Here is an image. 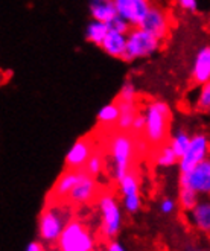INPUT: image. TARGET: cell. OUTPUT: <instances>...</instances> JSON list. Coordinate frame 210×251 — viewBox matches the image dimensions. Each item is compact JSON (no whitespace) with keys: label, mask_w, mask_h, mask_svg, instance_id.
Segmentation results:
<instances>
[{"label":"cell","mask_w":210,"mask_h":251,"mask_svg":"<svg viewBox=\"0 0 210 251\" xmlns=\"http://www.w3.org/2000/svg\"><path fill=\"white\" fill-rule=\"evenodd\" d=\"M73 219V205L67 201H48L38 218V239L56 245L64 227Z\"/></svg>","instance_id":"cell-1"},{"label":"cell","mask_w":210,"mask_h":251,"mask_svg":"<svg viewBox=\"0 0 210 251\" xmlns=\"http://www.w3.org/2000/svg\"><path fill=\"white\" fill-rule=\"evenodd\" d=\"M136 134H130V131H119L114 132L108 143V155L110 163H107V169L111 176L119 181L125 174L131 171L134 155H136Z\"/></svg>","instance_id":"cell-2"},{"label":"cell","mask_w":210,"mask_h":251,"mask_svg":"<svg viewBox=\"0 0 210 251\" xmlns=\"http://www.w3.org/2000/svg\"><path fill=\"white\" fill-rule=\"evenodd\" d=\"M146 125L143 137L151 146H161L169 136L171 107L164 100H149L145 107Z\"/></svg>","instance_id":"cell-3"},{"label":"cell","mask_w":210,"mask_h":251,"mask_svg":"<svg viewBox=\"0 0 210 251\" xmlns=\"http://www.w3.org/2000/svg\"><path fill=\"white\" fill-rule=\"evenodd\" d=\"M99 209V234L104 241L116 239L122 228V207L113 194H99L98 198Z\"/></svg>","instance_id":"cell-4"},{"label":"cell","mask_w":210,"mask_h":251,"mask_svg":"<svg viewBox=\"0 0 210 251\" xmlns=\"http://www.w3.org/2000/svg\"><path fill=\"white\" fill-rule=\"evenodd\" d=\"M163 48V40L140 26H134L127 35V52L122 58L125 63L143 60L156 55Z\"/></svg>","instance_id":"cell-5"},{"label":"cell","mask_w":210,"mask_h":251,"mask_svg":"<svg viewBox=\"0 0 210 251\" xmlns=\"http://www.w3.org/2000/svg\"><path fill=\"white\" fill-rule=\"evenodd\" d=\"M55 248L59 251H92L96 248V239L85 223L73 218L64 227Z\"/></svg>","instance_id":"cell-6"},{"label":"cell","mask_w":210,"mask_h":251,"mask_svg":"<svg viewBox=\"0 0 210 251\" xmlns=\"http://www.w3.org/2000/svg\"><path fill=\"white\" fill-rule=\"evenodd\" d=\"M210 158V139L206 132H193L190 137L189 148L178 160L180 172H187L204 160Z\"/></svg>","instance_id":"cell-7"},{"label":"cell","mask_w":210,"mask_h":251,"mask_svg":"<svg viewBox=\"0 0 210 251\" xmlns=\"http://www.w3.org/2000/svg\"><path fill=\"white\" fill-rule=\"evenodd\" d=\"M178 186L190 187L201 197H210V158L187 172H180Z\"/></svg>","instance_id":"cell-8"},{"label":"cell","mask_w":210,"mask_h":251,"mask_svg":"<svg viewBox=\"0 0 210 251\" xmlns=\"http://www.w3.org/2000/svg\"><path fill=\"white\" fill-rule=\"evenodd\" d=\"M96 197H99V184L95 176H92L84 171L79 181L75 184V187L72 189L66 201L72 204L73 207H81V205H87L90 202H93Z\"/></svg>","instance_id":"cell-9"},{"label":"cell","mask_w":210,"mask_h":251,"mask_svg":"<svg viewBox=\"0 0 210 251\" xmlns=\"http://www.w3.org/2000/svg\"><path fill=\"white\" fill-rule=\"evenodd\" d=\"M140 27L146 29V31H149L151 34H154L156 37H158L160 40L164 41L171 34V27H172L171 16L163 6L153 3L151 9H149L148 16L145 17Z\"/></svg>","instance_id":"cell-10"},{"label":"cell","mask_w":210,"mask_h":251,"mask_svg":"<svg viewBox=\"0 0 210 251\" xmlns=\"http://www.w3.org/2000/svg\"><path fill=\"white\" fill-rule=\"evenodd\" d=\"M117 14L127 19L132 26H140L153 6L151 0H113Z\"/></svg>","instance_id":"cell-11"},{"label":"cell","mask_w":210,"mask_h":251,"mask_svg":"<svg viewBox=\"0 0 210 251\" xmlns=\"http://www.w3.org/2000/svg\"><path fill=\"white\" fill-rule=\"evenodd\" d=\"M187 224L206 236H210V197H203L193 209L184 212Z\"/></svg>","instance_id":"cell-12"},{"label":"cell","mask_w":210,"mask_h":251,"mask_svg":"<svg viewBox=\"0 0 210 251\" xmlns=\"http://www.w3.org/2000/svg\"><path fill=\"white\" fill-rule=\"evenodd\" d=\"M84 169H67L59 175V178L55 181L48 201H66L72 189L75 187L81 178Z\"/></svg>","instance_id":"cell-13"},{"label":"cell","mask_w":210,"mask_h":251,"mask_svg":"<svg viewBox=\"0 0 210 251\" xmlns=\"http://www.w3.org/2000/svg\"><path fill=\"white\" fill-rule=\"evenodd\" d=\"M93 154V143L88 137L77 140L66 154L67 169H84L88 158Z\"/></svg>","instance_id":"cell-14"},{"label":"cell","mask_w":210,"mask_h":251,"mask_svg":"<svg viewBox=\"0 0 210 251\" xmlns=\"http://www.w3.org/2000/svg\"><path fill=\"white\" fill-rule=\"evenodd\" d=\"M190 79L195 85L210 81V46H203L193 58Z\"/></svg>","instance_id":"cell-15"},{"label":"cell","mask_w":210,"mask_h":251,"mask_svg":"<svg viewBox=\"0 0 210 251\" xmlns=\"http://www.w3.org/2000/svg\"><path fill=\"white\" fill-rule=\"evenodd\" d=\"M101 49L108 56L122 60L127 52V34L110 29V32L107 34V37H105V40L101 44Z\"/></svg>","instance_id":"cell-16"},{"label":"cell","mask_w":210,"mask_h":251,"mask_svg":"<svg viewBox=\"0 0 210 251\" xmlns=\"http://www.w3.org/2000/svg\"><path fill=\"white\" fill-rule=\"evenodd\" d=\"M121 114H119V119L116 124V128L119 131H131L134 117L139 113L137 110V102H130V100H122V99H116Z\"/></svg>","instance_id":"cell-17"},{"label":"cell","mask_w":210,"mask_h":251,"mask_svg":"<svg viewBox=\"0 0 210 251\" xmlns=\"http://www.w3.org/2000/svg\"><path fill=\"white\" fill-rule=\"evenodd\" d=\"M90 14L95 20L110 23L117 16V8L113 0H104L99 3H90Z\"/></svg>","instance_id":"cell-18"},{"label":"cell","mask_w":210,"mask_h":251,"mask_svg":"<svg viewBox=\"0 0 210 251\" xmlns=\"http://www.w3.org/2000/svg\"><path fill=\"white\" fill-rule=\"evenodd\" d=\"M108 32H110L108 23L93 19L85 27V40L88 43H93V44H96V46L101 48L102 41L105 40V37H107Z\"/></svg>","instance_id":"cell-19"},{"label":"cell","mask_w":210,"mask_h":251,"mask_svg":"<svg viewBox=\"0 0 210 251\" xmlns=\"http://www.w3.org/2000/svg\"><path fill=\"white\" fill-rule=\"evenodd\" d=\"M117 184H119V194L122 195V198L140 195V181L136 171L131 169L117 181Z\"/></svg>","instance_id":"cell-20"},{"label":"cell","mask_w":210,"mask_h":251,"mask_svg":"<svg viewBox=\"0 0 210 251\" xmlns=\"http://www.w3.org/2000/svg\"><path fill=\"white\" fill-rule=\"evenodd\" d=\"M193 110L200 113H209L210 114V81L197 85V92H195L193 100H192Z\"/></svg>","instance_id":"cell-21"},{"label":"cell","mask_w":210,"mask_h":251,"mask_svg":"<svg viewBox=\"0 0 210 251\" xmlns=\"http://www.w3.org/2000/svg\"><path fill=\"white\" fill-rule=\"evenodd\" d=\"M119 114H121V110H119L117 102H111V104L104 105L98 111L96 119H98V122H99L101 126H105V128L116 126L117 119H119Z\"/></svg>","instance_id":"cell-22"},{"label":"cell","mask_w":210,"mask_h":251,"mask_svg":"<svg viewBox=\"0 0 210 251\" xmlns=\"http://www.w3.org/2000/svg\"><path fill=\"white\" fill-rule=\"evenodd\" d=\"M178 155L175 154V151L172 150V146L168 143V145H161L160 150L156 155V166L160 168V169H168V168H172L175 165H178Z\"/></svg>","instance_id":"cell-23"},{"label":"cell","mask_w":210,"mask_h":251,"mask_svg":"<svg viewBox=\"0 0 210 251\" xmlns=\"http://www.w3.org/2000/svg\"><path fill=\"white\" fill-rule=\"evenodd\" d=\"M201 195L198 192H195L190 187H184V186H180L178 190V207L182 209L183 212H189L190 209H193L197 202L200 201Z\"/></svg>","instance_id":"cell-24"},{"label":"cell","mask_w":210,"mask_h":251,"mask_svg":"<svg viewBox=\"0 0 210 251\" xmlns=\"http://www.w3.org/2000/svg\"><path fill=\"white\" fill-rule=\"evenodd\" d=\"M190 137L192 134H189V132L183 128H178L174 134L171 136L169 139V145L172 146V150L175 151V154L178 155V158L182 157L186 150L189 148V143H190Z\"/></svg>","instance_id":"cell-25"},{"label":"cell","mask_w":210,"mask_h":251,"mask_svg":"<svg viewBox=\"0 0 210 251\" xmlns=\"http://www.w3.org/2000/svg\"><path fill=\"white\" fill-rule=\"evenodd\" d=\"M104 169H107V161H105V157L101 152H93L84 166V171L92 176H95V178H98L104 172Z\"/></svg>","instance_id":"cell-26"},{"label":"cell","mask_w":210,"mask_h":251,"mask_svg":"<svg viewBox=\"0 0 210 251\" xmlns=\"http://www.w3.org/2000/svg\"><path fill=\"white\" fill-rule=\"evenodd\" d=\"M117 99L130 100V102H137V90H136V85L132 84L131 79H127L122 84L121 92H119V95H117Z\"/></svg>","instance_id":"cell-27"},{"label":"cell","mask_w":210,"mask_h":251,"mask_svg":"<svg viewBox=\"0 0 210 251\" xmlns=\"http://www.w3.org/2000/svg\"><path fill=\"white\" fill-rule=\"evenodd\" d=\"M108 26H110V29H113V31L122 32V34H127V35H128V32L131 31V29L134 27L127 19H124L122 16H119V14L108 23Z\"/></svg>","instance_id":"cell-28"},{"label":"cell","mask_w":210,"mask_h":251,"mask_svg":"<svg viewBox=\"0 0 210 251\" xmlns=\"http://www.w3.org/2000/svg\"><path fill=\"white\" fill-rule=\"evenodd\" d=\"M177 205H178V202L175 201V200H172V198H169V197H164L161 201H160V212L163 213V215H172V213H175V210H177Z\"/></svg>","instance_id":"cell-29"},{"label":"cell","mask_w":210,"mask_h":251,"mask_svg":"<svg viewBox=\"0 0 210 251\" xmlns=\"http://www.w3.org/2000/svg\"><path fill=\"white\" fill-rule=\"evenodd\" d=\"M145 125H146V117H145V113L139 111L134 117V122H132V126H131V132L132 134H142L143 129H145Z\"/></svg>","instance_id":"cell-30"},{"label":"cell","mask_w":210,"mask_h":251,"mask_svg":"<svg viewBox=\"0 0 210 251\" xmlns=\"http://www.w3.org/2000/svg\"><path fill=\"white\" fill-rule=\"evenodd\" d=\"M175 2L186 12H197L198 11V0H175Z\"/></svg>","instance_id":"cell-31"},{"label":"cell","mask_w":210,"mask_h":251,"mask_svg":"<svg viewBox=\"0 0 210 251\" xmlns=\"http://www.w3.org/2000/svg\"><path fill=\"white\" fill-rule=\"evenodd\" d=\"M43 250H46V244L43 241H32L26 247V251H43Z\"/></svg>","instance_id":"cell-32"},{"label":"cell","mask_w":210,"mask_h":251,"mask_svg":"<svg viewBox=\"0 0 210 251\" xmlns=\"http://www.w3.org/2000/svg\"><path fill=\"white\" fill-rule=\"evenodd\" d=\"M107 248L108 251H124V245L119 242L117 239H110V241H107Z\"/></svg>","instance_id":"cell-33"},{"label":"cell","mask_w":210,"mask_h":251,"mask_svg":"<svg viewBox=\"0 0 210 251\" xmlns=\"http://www.w3.org/2000/svg\"><path fill=\"white\" fill-rule=\"evenodd\" d=\"M99 2H104V0H90V3H99Z\"/></svg>","instance_id":"cell-34"}]
</instances>
